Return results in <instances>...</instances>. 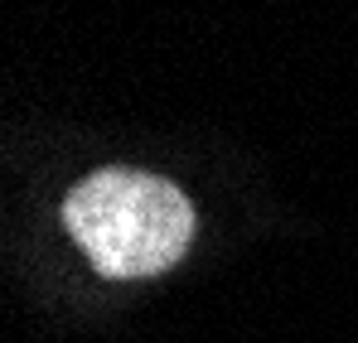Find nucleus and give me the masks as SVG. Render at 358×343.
<instances>
[{
	"instance_id": "f257e3e1",
	"label": "nucleus",
	"mask_w": 358,
	"mask_h": 343,
	"mask_svg": "<svg viewBox=\"0 0 358 343\" xmlns=\"http://www.w3.org/2000/svg\"><path fill=\"white\" fill-rule=\"evenodd\" d=\"M63 223L112 281L170 271L194 242V203L150 170H97L63 198Z\"/></svg>"
}]
</instances>
